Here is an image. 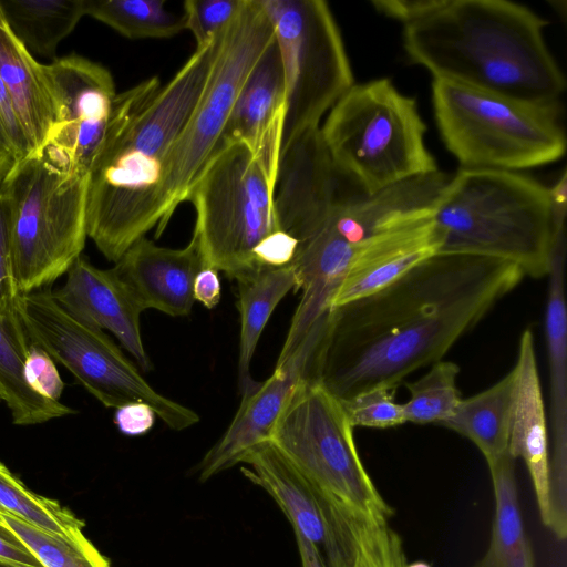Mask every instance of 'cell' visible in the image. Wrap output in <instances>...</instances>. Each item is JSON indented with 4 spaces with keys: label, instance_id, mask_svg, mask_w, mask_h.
<instances>
[{
    "label": "cell",
    "instance_id": "6da1fadb",
    "mask_svg": "<svg viewBox=\"0 0 567 567\" xmlns=\"http://www.w3.org/2000/svg\"><path fill=\"white\" fill-rule=\"evenodd\" d=\"M496 258L436 254L364 297L330 309L310 378L340 401L396 389L442 360L524 278Z\"/></svg>",
    "mask_w": 567,
    "mask_h": 567
},
{
    "label": "cell",
    "instance_id": "7a4b0ae2",
    "mask_svg": "<svg viewBox=\"0 0 567 567\" xmlns=\"http://www.w3.org/2000/svg\"><path fill=\"white\" fill-rule=\"evenodd\" d=\"M218 35L164 85L157 76L116 93L93 159L86 193V233L114 264L157 228L155 203L165 159L209 80Z\"/></svg>",
    "mask_w": 567,
    "mask_h": 567
},
{
    "label": "cell",
    "instance_id": "3957f363",
    "mask_svg": "<svg viewBox=\"0 0 567 567\" xmlns=\"http://www.w3.org/2000/svg\"><path fill=\"white\" fill-rule=\"evenodd\" d=\"M548 21L507 0H433L403 25L411 62L441 80L513 99L559 101L564 74L545 41Z\"/></svg>",
    "mask_w": 567,
    "mask_h": 567
},
{
    "label": "cell",
    "instance_id": "277c9868",
    "mask_svg": "<svg viewBox=\"0 0 567 567\" xmlns=\"http://www.w3.org/2000/svg\"><path fill=\"white\" fill-rule=\"evenodd\" d=\"M433 220L439 254H464L516 265L524 276L547 277L553 226L547 187L517 172L460 168L442 190Z\"/></svg>",
    "mask_w": 567,
    "mask_h": 567
},
{
    "label": "cell",
    "instance_id": "5b68a950",
    "mask_svg": "<svg viewBox=\"0 0 567 567\" xmlns=\"http://www.w3.org/2000/svg\"><path fill=\"white\" fill-rule=\"evenodd\" d=\"M425 132L416 101L385 78L353 84L320 126L336 171L363 195L439 169Z\"/></svg>",
    "mask_w": 567,
    "mask_h": 567
},
{
    "label": "cell",
    "instance_id": "8992f818",
    "mask_svg": "<svg viewBox=\"0 0 567 567\" xmlns=\"http://www.w3.org/2000/svg\"><path fill=\"white\" fill-rule=\"evenodd\" d=\"M89 176L48 148L16 163L2 189L11 205V264L19 295L43 289L82 255Z\"/></svg>",
    "mask_w": 567,
    "mask_h": 567
},
{
    "label": "cell",
    "instance_id": "52a82bcc",
    "mask_svg": "<svg viewBox=\"0 0 567 567\" xmlns=\"http://www.w3.org/2000/svg\"><path fill=\"white\" fill-rule=\"evenodd\" d=\"M432 102L442 141L462 168L516 172L565 154L559 101L527 102L433 80Z\"/></svg>",
    "mask_w": 567,
    "mask_h": 567
},
{
    "label": "cell",
    "instance_id": "ba28073f",
    "mask_svg": "<svg viewBox=\"0 0 567 567\" xmlns=\"http://www.w3.org/2000/svg\"><path fill=\"white\" fill-rule=\"evenodd\" d=\"M277 172L245 143L221 142L187 199L196 214L193 237L204 267L230 279L260 268L254 251L279 230L274 193Z\"/></svg>",
    "mask_w": 567,
    "mask_h": 567
},
{
    "label": "cell",
    "instance_id": "9c48e42d",
    "mask_svg": "<svg viewBox=\"0 0 567 567\" xmlns=\"http://www.w3.org/2000/svg\"><path fill=\"white\" fill-rule=\"evenodd\" d=\"M274 38L260 0H244L238 14L219 33L206 89L165 159L155 203L157 236L218 148L238 93Z\"/></svg>",
    "mask_w": 567,
    "mask_h": 567
},
{
    "label": "cell",
    "instance_id": "30bf717a",
    "mask_svg": "<svg viewBox=\"0 0 567 567\" xmlns=\"http://www.w3.org/2000/svg\"><path fill=\"white\" fill-rule=\"evenodd\" d=\"M18 313L31 343L62 364L101 404L117 409L143 402L169 429L182 431L199 422L192 409L157 391L103 330L87 326L39 289L18 297Z\"/></svg>",
    "mask_w": 567,
    "mask_h": 567
},
{
    "label": "cell",
    "instance_id": "8fae6325",
    "mask_svg": "<svg viewBox=\"0 0 567 567\" xmlns=\"http://www.w3.org/2000/svg\"><path fill=\"white\" fill-rule=\"evenodd\" d=\"M341 402L319 381L303 378L277 419L269 441L328 501L390 518L357 450Z\"/></svg>",
    "mask_w": 567,
    "mask_h": 567
},
{
    "label": "cell",
    "instance_id": "7c38bea8",
    "mask_svg": "<svg viewBox=\"0 0 567 567\" xmlns=\"http://www.w3.org/2000/svg\"><path fill=\"white\" fill-rule=\"evenodd\" d=\"M272 25L285 79L281 150L320 127L323 115L354 84L333 14L322 0H260Z\"/></svg>",
    "mask_w": 567,
    "mask_h": 567
},
{
    "label": "cell",
    "instance_id": "4fadbf2b",
    "mask_svg": "<svg viewBox=\"0 0 567 567\" xmlns=\"http://www.w3.org/2000/svg\"><path fill=\"white\" fill-rule=\"evenodd\" d=\"M44 73L55 105V124L44 147L89 176L116 95L113 78L78 54L44 64Z\"/></svg>",
    "mask_w": 567,
    "mask_h": 567
},
{
    "label": "cell",
    "instance_id": "5bb4252c",
    "mask_svg": "<svg viewBox=\"0 0 567 567\" xmlns=\"http://www.w3.org/2000/svg\"><path fill=\"white\" fill-rule=\"evenodd\" d=\"M328 319L329 311L315 323L287 358L277 361L267 380L241 394L240 405L227 430L198 465L200 481H207L241 463L248 451L269 440L291 393L310 374L327 331Z\"/></svg>",
    "mask_w": 567,
    "mask_h": 567
},
{
    "label": "cell",
    "instance_id": "9a60e30c",
    "mask_svg": "<svg viewBox=\"0 0 567 567\" xmlns=\"http://www.w3.org/2000/svg\"><path fill=\"white\" fill-rule=\"evenodd\" d=\"M442 236L433 213L383 228L357 247L349 268L336 290L330 309L370 295L435 256Z\"/></svg>",
    "mask_w": 567,
    "mask_h": 567
},
{
    "label": "cell",
    "instance_id": "2e32d148",
    "mask_svg": "<svg viewBox=\"0 0 567 567\" xmlns=\"http://www.w3.org/2000/svg\"><path fill=\"white\" fill-rule=\"evenodd\" d=\"M204 267L196 239L183 248L157 246L142 237L111 268L142 311L155 309L172 317L188 316L193 286Z\"/></svg>",
    "mask_w": 567,
    "mask_h": 567
},
{
    "label": "cell",
    "instance_id": "e0dca14e",
    "mask_svg": "<svg viewBox=\"0 0 567 567\" xmlns=\"http://www.w3.org/2000/svg\"><path fill=\"white\" fill-rule=\"evenodd\" d=\"M62 287L52 291L55 301L79 321L112 332L140 369L152 363L145 351L141 308L112 269H100L80 256L68 270Z\"/></svg>",
    "mask_w": 567,
    "mask_h": 567
},
{
    "label": "cell",
    "instance_id": "ac0fdd59",
    "mask_svg": "<svg viewBox=\"0 0 567 567\" xmlns=\"http://www.w3.org/2000/svg\"><path fill=\"white\" fill-rule=\"evenodd\" d=\"M545 310L548 355L551 452L549 453V501L567 503V310L565 297L566 228L554 234Z\"/></svg>",
    "mask_w": 567,
    "mask_h": 567
},
{
    "label": "cell",
    "instance_id": "d6986e66",
    "mask_svg": "<svg viewBox=\"0 0 567 567\" xmlns=\"http://www.w3.org/2000/svg\"><path fill=\"white\" fill-rule=\"evenodd\" d=\"M285 111L284 70L274 38L247 75L231 109L221 142L245 143L278 173Z\"/></svg>",
    "mask_w": 567,
    "mask_h": 567
},
{
    "label": "cell",
    "instance_id": "ffe728a7",
    "mask_svg": "<svg viewBox=\"0 0 567 567\" xmlns=\"http://www.w3.org/2000/svg\"><path fill=\"white\" fill-rule=\"evenodd\" d=\"M514 371V399L508 454L523 458L533 482L543 524H549V445L545 405L535 353L534 333L519 338Z\"/></svg>",
    "mask_w": 567,
    "mask_h": 567
},
{
    "label": "cell",
    "instance_id": "44dd1931",
    "mask_svg": "<svg viewBox=\"0 0 567 567\" xmlns=\"http://www.w3.org/2000/svg\"><path fill=\"white\" fill-rule=\"evenodd\" d=\"M241 473L262 487L279 505L295 530L318 548L327 542L326 498L268 440L246 453Z\"/></svg>",
    "mask_w": 567,
    "mask_h": 567
},
{
    "label": "cell",
    "instance_id": "7402d4cb",
    "mask_svg": "<svg viewBox=\"0 0 567 567\" xmlns=\"http://www.w3.org/2000/svg\"><path fill=\"white\" fill-rule=\"evenodd\" d=\"M0 79L34 153L47 144L55 124V105L39 63L10 30L0 8Z\"/></svg>",
    "mask_w": 567,
    "mask_h": 567
},
{
    "label": "cell",
    "instance_id": "603a6c76",
    "mask_svg": "<svg viewBox=\"0 0 567 567\" xmlns=\"http://www.w3.org/2000/svg\"><path fill=\"white\" fill-rule=\"evenodd\" d=\"M328 567H405L400 535L389 518L348 509L327 499Z\"/></svg>",
    "mask_w": 567,
    "mask_h": 567
},
{
    "label": "cell",
    "instance_id": "cb8c5ba5",
    "mask_svg": "<svg viewBox=\"0 0 567 567\" xmlns=\"http://www.w3.org/2000/svg\"><path fill=\"white\" fill-rule=\"evenodd\" d=\"M236 281L240 316L238 386L243 394L258 383L250 375V363L259 338L278 303L289 291L298 290V278L290 264L260 267L241 275Z\"/></svg>",
    "mask_w": 567,
    "mask_h": 567
},
{
    "label": "cell",
    "instance_id": "d4e9b609",
    "mask_svg": "<svg viewBox=\"0 0 567 567\" xmlns=\"http://www.w3.org/2000/svg\"><path fill=\"white\" fill-rule=\"evenodd\" d=\"M30 341L22 324L0 316V400L16 425H34L76 411L35 391L28 381L25 359Z\"/></svg>",
    "mask_w": 567,
    "mask_h": 567
},
{
    "label": "cell",
    "instance_id": "484cf974",
    "mask_svg": "<svg viewBox=\"0 0 567 567\" xmlns=\"http://www.w3.org/2000/svg\"><path fill=\"white\" fill-rule=\"evenodd\" d=\"M513 399L512 369L492 386L462 399L453 415L440 425L473 442L489 467L508 453Z\"/></svg>",
    "mask_w": 567,
    "mask_h": 567
},
{
    "label": "cell",
    "instance_id": "4316f807",
    "mask_svg": "<svg viewBox=\"0 0 567 567\" xmlns=\"http://www.w3.org/2000/svg\"><path fill=\"white\" fill-rule=\"evenodd\" d=\"M17 39L33 55L51 58L85 16L84 0H0Z\"/></svg>",
    "mask_w": 567,
    "mask_h": 567
},
{
    "label": "cell",
    "instance_id": "83f0119b",
    "mask_svg": "<svg viewBox=\"0 0 567 567\" xmlns=\"http://www.w3.org/2000/svg\"><path fill=\"white\" fill-rule=\"evenodd\" d=\"M165 4L166 0H84V10L125 38L166 39L185 28L183 14Z\"/></svg>",
    "mask_w": 567,
    "mask_h": 567
},
{
    "label": "cell",
    "instance_id": "f1b7e54d",
    "mask_svg": "<svg viewBox=\"0 0 567 567\" xmlns=\"http://www.w3.org/2000/svg\"><path fill=\"white\" fill-rule=\"evenodd\" d=\"M0 512L60 537L84 535L83 520L58 501L31 492L1 461Z\"/></svg>",
    "mask_w": 567,
    "mask_h": 567
},
{
    "label": "cell",
    "instance_id": "f546056e",
    "mask_svg": "<svg viewBox=\"0 0 567 567\" xmlns=\"http://www.w3.org/2000/svg\"><path fill=\"white\" fill-rule=\"evenodd\" d=\"M460 371L455 362L439 360L423 377L406 383L410 399L402 403L405 422L440 425L451 417L462 401L456 386Z\"/></svg>",
    "mask_w": 567,
    "mask_h": 567
},
{
    "label": "cell",
    "instance_id": "4dcf8cb0",
    "mask_svg": "<svg viewBox=\"0 0 567 567\" xmlns=\"http://www.w3.org/2000/svg\"><path fill=\"white\" fill-rule=\"evenodd\" d=\"M0 519L23 540L43 567H112L84 535L75 539L60 537L2 512Z\"/></svg>",
    "mask_w": 567,
    "mask_h": 567
},
{
    "label": "cell",
    "instance_id": "1f68e13d",
    "mask_svg": "<svg viewBox=\"0 0 567 567\" xmlns=\"http://www.w3.org/2000/svg\"><path fill=\"white\" fill-rule=\"evenodd\" d=\"M515 460L507 453L489 466L495 497V515L488 551L507 550L526 539L518 503Z\"/></svg>",
    "mask_w": 567,
    "mask_h": 567
},
{
    "label": "cell",
    "instance_id": "d6a6232c",
    "mask_svg": "<svg viewBox=\"0 0 567 567\" xmlns=\"http://www.w3.org/2000/svg\"><path fill=\"white\" fill-rule=\"evenodd\" d=\"M394 389L375 388L340 402L353 427L386 429L405 423L402 403L394 401Z\"/></svg>",
    "mask_w": 567,
    "mask_h": 567
},
{
    "label": "cell",
    "instance_id": "836d02e7",
    "mask_svg": "<svg viewBox=\"0 0 567 567\" xmlns=\"http://www.w3.org/2000/svg\"><path fill=\"white\" fill-rule=\"evenodd\" d=\"M244 0H186L184 28L192 32L196 48L212 42L238 14Z\"/></svg>",
    "mask_w": 567,
    "mask_h": 567
},
{
    "label": "cell",
    "instance_id": "e575fe53",
    "mask_svg": "<svg viewBox=\"0 0 567 567\" xmlns=\"http://www.w3.org/2000/svg\"><path fill=\"white\" fill-rule=\"evenodd\" d=\"M18 297L11 264V205L8 195L0 189V316L20 324Z\"/></svg>",
    "mask_w": 567,
    "mask_h": 567
},
{
    "label": "cell",
    "instance_id": "d590c367",
    "mask_svg": "<svg viewBox=\"0 0 567 567\" xmlns=\"http://www.w3.org/2000/svg\"><path fill=\"white\" fill-rule=\"evenodd\" d=\"M0 150L16 163L22 162L33 147L19 120L10 95L0 79Z\"/></svg>",
    "mask_w": 567,
    "mask_h": 567
},
{
    "label": "cell",
    "instance_id": "8d00e7d4",
    "mask_svg": "<svg viewBox=\"0 0 567 567\" xmlns=\"http://www.w3.org/2000/svg\"><path fill=\"white\" fill-rule=\"evenodd\" d=\"M27 378L31 386L40 394L60 401L64 389L54 361L39 346L29 344V351L25 359Z\"/></svg>",
    "mask_w": 567,
    "mask_h": 567
},
{
    "label": "cell",
    "instance_id": "74e56055",
    "mask_svg": "<svg viewBox=\"0 0 567 567\" xmlns=\"http://www.w3.org/2000/svg\"><path fill=\"white\" fill-rule=\"evenodd\" d=\"M297 245L292 236L279 229L256 247L254 257L260 267H284L292 262Z\"/></svg>",
    "mask_w": 567,
    "mask_h": 567
},
{
    "label": "cell",
    "instance_id": "f35d334b",
    "mask_svg": "<svg viewBox=\"0 0 567 567\" xmlns=\"http://www.w3.org/2000/svg\"><path fill=\"white\" fill-rule=\"evenodd\" d=\"M0 567H43L23 540L1 519Z\"/></svg>",
    "mask_w": 567,
    "mask_h": 567
},
{
    "label": "cell",
    "instance_id": "ab89813d",
    "mask_svg": "<svg viewBox=\"0 0 567 567\" xmlns=\"http://www.w3.org/2000/svg\"><path fill=\"white\" fill-rule=\"evenodd\" d=\"M156 413L146 403L133 402L116 409L114 423L125 435L136 436L147 433L154 425Z\"/></svg>",
    "mask_w": 567,
    "mask_h": 567
},
{
    "label": "cell",
    "instance_id": "60d3db41",
    "mask_svg": "<svg viewBox=\"0 0 567 567\" xmlns=\"http://www.w3.org/2000/svg\"><path fill=\"white\" fill-rule=\"evenodd\" d=\"M474 567H535L532 545L526 538L507 550H487Z\"/></svg>",
    "mask_w": 567,
    "mask_h": 567
},
{
    "label": "cell",
    "instance_id": "b9f144b4",
    "mask_svg": "<svg viewBox=\"0 0 567 567\" xmlns=\"http://www.w3.org/2000/svg\"><path fill=\"white\" fill-rule=\"evenodd\" d=\"M433 0H373L371 4L381 14L402 25L415 20L432 6Z\"/></svg>",
    "mask_w": 567,
    "mask_h": 567
},
{
    "label": "cell",
    "instance_id": "7bdbcfd3",
    "mask_svg": "<svg viewBox=\"0 0 567 567\" xmlns=\"http://www.w3.org/2000/svg\"><path fill=\"white\" fill-rule=\"evenodd\" d=\"M220 291L218 271L210 267H203L194 280L193 295L195 301H199L207 309H213L219 303Z\"/></svg>",
    "mask_w": 567,
    "mask_h": 567
},
{
    "label": "cell",
    "instance_id": "ee69618b",
    "mask_svg": "<svg viewBox=\"0 0 567 567\" xmlns=\"http://www.w3.org/2000/svg\"><path fill=\"white\" fill-rule=\"evenodd\" d=\"M549 199V213L553 231L566 228L567 214V172L563 171L556 183L547 187Z\"/></svg>",
    "mask_w": 567,
    "mask_h": 567
},
{
    "label": "cell",
    "instance_id": "f6af8a7d",
    "mask_svg": "<svg viewBox=\"0 0 567 567\" xmlns=\"http://www.w3.org/2000/svg\"><path fill=\"white\" fill-rule=\"evenodd\" d=\"M295 535L302 567H327L319 548L303 536Z\"/></svg>",
    "mask_w": 567,
    "mask_h": 567
},
{
    "label": "cell",
    "instance_id": "bcb514c9",
    "mask_svg": "<svg viewBox=\"0 0 567 567\" xmlns=\"http://www.w3.org/2000/svg\"><path fill=\"white\" fill-rule=\"evenodd\" d=\"M14 162L11 157L0 150V188L12 169Z\"/></svg>",
    "mask_w": 567,
    "mask_h": 567
},
{
    "label": "cell",
    "instance_id": "7dc6e473",
    "mask_svg": "<svg viewBox=\"0 0 567 567\" xmlns=\"http://www.w3.org/2000/svg\"><path fill=\"white\" fill-rule=\"evenodd\" d=\"M405 567H431V566L424 561H415L410 565H405Z\"/></svg>",
    "mask_w": 567,
    "mask_h": 567
}]
</instances>
